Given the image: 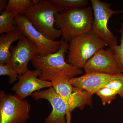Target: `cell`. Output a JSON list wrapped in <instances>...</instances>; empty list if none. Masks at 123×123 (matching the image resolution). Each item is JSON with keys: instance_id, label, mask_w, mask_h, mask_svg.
Returning <instances> with one entry per match:
<instances>
[{"instance_id": "6da1fadb", "label": "cell", "mask_w": 123, "mask_h": 123, "mask_svg": "<svg viewBox=\"0 0 123 123\" xmlns=\"http://www.w3.org/2000/svg\"><path fill=\"white\" fill-rule=\"evenodd\" d=\"M60 48L53 54L42 56L38 55L31 60L32 65L40 70L39 78L43 80L51 82L62 78L71 79L81 75L83 70L66 61V54L68 52V43L62 38Z\"/></svg>"}, {"instance_id": "7a4b0ae2", "label": "cell", "mask_w": 123, "mask_h": 123, "mask_svg": "<svg viewBox=\"0 0 123 123\" xmlns=\"http://www.w3.org/2000/svg\"><path fill=\"white\" fill-rule=\"evenodd\" d=\"M55 18V26L68 43L76 37L92 31L93 13L91 6L58 12Z\"/></svg>"}, {"instance_id": "3957f363", "label": "cell", "mask_w": 123, "mask_h": 123, "mask_svg": "<svg viewBox=\"0 0 123 123\" xmlns=\"http://www.w3.org/2000/svg\"><path fill=\"white\" fill-rule=\"evenodd\" d=\"M69 43L66 61L77 68L84 65L97 52L107 44L93 31L73 39Z\"/></svg>"}, {"instance_id": "277c9868", "label": "cell", "mask_w": 123, "mask_h": 123, "mask_svg": "<svg viewBox=\"0 0 123 123\" xmlns=\"http://www.w3.org/2000/svg\"><path fill=\"white\" fill-rule=\"evenodd\" d=\"M34 4L25 17L34 27L46 37L53 41L62 36L61 31L55 28V14L58 12L49 0H33Z\"/></svg>"}, {"instance_id": "5b68a950", "label": "cell", "mask_w": 123, "mask_h": 123, "mask_svg": "<svg viewBox=\"0 0 123 123\" xmlns=\"http://www.w3.org/2000/svg\"><path fill=\"white\" fill-rule=\"evenodd\" d=\"M31 105L29 101L16 94L0 92V123H24L30 117Z\"/></svg>"}, {"instance_id": "8992f818", "label": "cell", "mask_w": 123, "mask_h": 123, "mask_svg": "<svg viewBox=\"0 0 123 123\" xmlns=\"http://www.w3.org/2000/svg\"><path fill=\"white\" fill-rule=\"evenodd\" d=\"M91 2L93 13L92 31L103 39L109 47L116 46L117 37L108 28L107 23L113 14L123 13V10H112L111 4L99 0H92Z\"/></svg>"}, {"instance_id": "52a82bcc", "label": "cell", "mask_w": 123, "mask_h": 123, "mask_svg": "<svg viewBox=\"0 0 123 123\" xmlns=\"http://www.w3.org/2000/svg\"><path fill=\"white\" fill-rule=\"evenodd\" d=\"M15 20L23 35L37 46L39 55L43 56L53 54L59 49L61 40L53 41L46 37L34 27L25 15L16 14Z\"/></svg>"}, {"instance_id": "ba28073f", "label": "cell", "mask_w": 123, "mask_h": 123, "mask_svg": "<svg viewBox=\"0 0 123 123\" xmlns=\"http://www.w3.org/2000/svg\"><path fill=\"white\" fill-rule=\"evenodd\" d=\"M10 51L11 57L8 64L20 75L29 70V61L39 55L36 45L24 36L18 41L16 46H11Z\"/></svg>"}, {"instance_id": "9c48e42d", "label": "cell", "mask_w": 123, "mask_h": 123, "mask_svg": "<svg viewBox=\"0 0 123 123\" xmlns=\"http://www.w3.org/2000/svg\"><path fill=\"white\" fill-rule=\"evenodd\" d=\"M83 68L86 73L112 75L122 73L116 57L109 48L98 51L87 61Z\"/></svg>"}, {"instance_id": "30bf717a", "label": "cell", "mask_w": 123, "mask_h": 123, "mask_svg": "<svg viewBox=\"0 0 123 123\" xmlns=\"http://www.w3.org/2000/svg\"><path fill=\"white\" fill-rule=\"evenodd\" d=\"M31 96L35 100L46 99L51 105L52 111L44 120L45 123H68L66 118L68 114L67 104L53 87L36 91Z\"/></svg>"}, {"instance_id": "8fae6325", "label": "cell", "mask_w": 123, "mask_h": 123, "mask_svg": "<svg viewBox=\"0 0 123 123\" xmlns=\"http://www.w3.org/2000/svg\"><path fill=\"white\" fill-rule=\"evenodd\" d=\"M41 74V72L37 69L33 71L28 70L18 76V80L13 86L12 91L20 98L24 99L41 89L52 87L51 82L43 80L38 78Z\"/></svg>"}, {"instance_id": "7c38bea8", "label": "cell", "mask_w": 123, "mask_h": 123, "mask_svg": "<svg viewBox=\"0 0 123 123\" xmlns=\"http://www.w3.org/2000/svg\"><path fill=\"white\" fill-rule=\"evenodd\" d=\"M123 78L122 73L112 75L89 73L72 78L70 81L74 87L82 89L93 95L110 82Z\"/></svg>"}, {"instance_id": "4fadbf2b", "label": "cell", "mask_w": 123, "mask_h": 123, "mask_svg": "<svg viewBox=\"0 0 123 123\" xmlns=\"http://www.w3.org/2000/svg\"><path fill=\"white\" fill-rule=\"evenodd\" d=\"M23 36L22 32L18 28L13 31L1 35L0 64L9 63L11 57L10 50L11 44L13 42L18 41Z\"/></svg>"}, {"instance_id": "5bb4252c", "label": "cell", "mask_w": 123, "mask_h": 123, "mask_svg": "<svg viewBox=\"0 0 123 123\" xmlns=\"http://www.w3.org/2000/svg\"><path fill=\"white\" fill-rule=\"evenodd\" d=\"M92 95L86 91L74 87L72 93L67 104L68 114L76 108L82 110L86 106H91Z\"/></svg>"}, {"instance_id": "9a60e30c", "label": "cell", "mask_w": 123, "mask_h": 123, "mask_svg": "<svg viewBox=\"0 0 123 123\" xmlns=\"http://www.w3.org/2000/svg\"><path fill=\"white\" fill-rule=\"evenodd\" d=\"M70 79L62 78L51 82L52 87L67 104L73 90Z\"/></svg>"}, {"instance_id": "2e32d148", "label": "cell", "mask_w": 123, "mask_h": 123, "mask_svg": "<svg viewBox=\"0 0 123 123\" xmlns=\"http://www.w3.org/2000/svg\"><path fill=\"white\" fill-rule=\"evenodd\" d=\"M59 12H64L72 9L86 7L88 0H49Z\"/></svg>"}, {"instance_id": "e0dca14e", "label": "cell", "mask_w": 123, "mask_h": 123, "mask_svg": "<svg viewBox=\"0 0 123 123\" xmlns=\"http://www.w3.org/2000/svg\"><path fill=\"white\" fill-rule=\"evenodd\" d=\"M15 14L13 12L4 11L0 15V34L7 33L18 29L15 20Z\"/></svg>"}, {"instance_id": "ac0fdd59", "label": "cell", "mask_w": 123, "mask_h": 123, "mask_svg": "<svg viewBox=\"0 0 123 123\" xmlns=\"http://www.w3.org/2000/svg\"><path fill=\"white\" fill-rule=\"evenodd\" d=\"M33 4V1L31 0H9L5 11L24 15Z\"/></svg>"}, {"instance_id": "d6986e66", "label": "cell", "mask_w": 123, "mask_h": 123, "mask_svg": "<svg viewBox=\"0 0 123 123\" xmlns=\"http://www.w3.org/2000/svg\"><path fill=\"white\" fill-rule=\"evenodd\" d=\"M95 94L100 97L103 106L110 104L113 100L116 98L118 94L117 92L110 88L103 87L98 91Z\"/></svg>"}, {"instance_id": "ffe728a7", "label": "cell", "mask_w": 123, "mask_h": 123, "mask_svg": "<svg viewBox=\"0 0 123 123\" xmlns=\"http://www.w3.org/2000/svg\"><path fill=\"white\" fill-rule=\"evenodd\" d=\"M18 74L11 65L8 63L0 64V75H7L9 77V83L12 84L17 81Z\"/></svg>"}, {"instance_id": "44dd1931", "label": "cell", "mask_w": 123, "mask_h": 123, "mask_svg": "<svg viewBox=\"0 0 123 123\" xmlns=\"http://www.w3.org/2000/svg\"><path fill=\"white\" fill-rule=\"evenodd\" d=\"M121 33L120 44L110 48V50L116 57L123 73V34Z\"/></svg>"}, {"instance_id": "7402d4cb", "label": "cell", "mask_w": 123, "mask_h": 123, "mask_svg": "<svg viewBox=\"0 0 123 123\" xmlns=\"http://www.w3.org/2000/svg\"><path fill=\"white\" fill-rule=\"evenodd\" d=\"M105 87L115 91L120 97L123 98V78L112 80L106 84Z\"/></svg>"}, {"instance_id": "603a6c76", "label": "cell", "mask_w": 123, "mask_h": 123, "mask_svg": "<svg viewBox=\"0 0 123 123\" xmlns=\"http://www.w3.org/2000/svg\"><path fill=\"white\" fill-rule=\"evenodd\" d=\"M8 0H0V13H1L4 11L7 7Z\"/></svg>"}, {"instance_id": "cb8c5ba5", "label": "cell", "mask_w": 123, "mask_h": 123, "mask_svg": "<svg viewBox=\"0 0 123 123\" xmlns=\"http://www.w3.org/2000/svg\"><path fill=\"white\" fill-rule=\"evenodd\" d=\"M121 29L120 30L119 32L123 34V21L121 24Z\"/></svg>"}]
</instances>
